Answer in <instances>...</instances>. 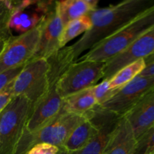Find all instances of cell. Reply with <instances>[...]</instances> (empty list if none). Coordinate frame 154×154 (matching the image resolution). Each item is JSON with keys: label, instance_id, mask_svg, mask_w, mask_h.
<instances>
[{"label": "cell", "instance_id": "1", "mask_svg": "<svg viewBox=\"0 0 154 154\" xmlns=\"http://www.w3.org/2000/svg\"><path fill=\"white\" fill-rule=\"evenodd\" d=\"M154 5L153 0H126L114 5L97 8L88 14L92 27L70 45L75 60L96 46Z\"/></svg>", "mask_w": 154, "mask_h": 154}, {"label": "cell", "instance_id": "6", "mask_svg": "<svg viewBox=\"0 0 154 154\" xmlns=\"http://www.w3.org/2000/svg\"><path fill=\"white\" fill-rule=\"evenodd\" d=\"M105 62L80 60L72 63L57 83V90L63 99L91 88L103 79Z\"/></svg>", "mask_w": 154, "mask_h": 154}, {"label": "cell", "instance_id": "29", "mask_svg": "<svg viewBox=\"0 0 154 154\" xmlns=\"http://www.w3.org/2000/svg\"><path fill=\"white\" fill-rule=\"evenodd\" d=\"M144 61H145L146 66L150 64V63H154V53L153 54H152L151 55L149 56V57H147V58L144 59Z\"/></svg>", "mask_w": 154, "mask_h": 154}, {"label": "cell", "instance_id": "5", "mask_svg": "<svg viewBox=\"0 0 154 154\" xmlns=\"http://www.w3.org/2000/svg\"><path fill=\"white\" fill-rule=\"evenodd\" d=\"M50 66L46 59H32L12 82L14 97L24 96L34 105L48 89Z\"/></svg>", "mask_w": 154, "mask_h": 154}, {"label": "cell", "instance_id": "12", "mask_svg": "<svg viewBox=\"0 0 154 154\" xmlns=\"http://www.w3.org/2000/svg\"><path fill=\"white\" fill-rule=\"evenodd\" d=\"M63 23L58 12L57 1L40 23L38 44L32 59H47L61 49L60 38L63 29Z\"/></svg>", "mask_w": 154, "mask_h": 154}, {"label": "cell", "instance_id": "30", "mask_svg": "<svg viewBox=\"0 0 154 154\" xmlns=\"http://www.w3.org/2000/svg\"><path fill=\"white\" fill-rule=\"evenodd\" d=\"M58 154H69L66 150H64L63 149H60V151H59Z\"/></svg>", "mask_w": 154, "mask_h": 154}, {"label": "cell", "instance_id": "2", "mask_svg": "<svg viewBox=\"0 0 154 154\" xmlns=\"http://www.w3.org/2000/svg\"><path fill=\"white\" fill-rule=\"evenodd\" d=\"M153 26L154 5L114 34L101 41L79 60L107 62L123 52Z\"/></svg>", "mask_w": 154, "mask_h": 154}, {"label": "cell", "instance_id": "4", "mask_svg": "<svg viewBox=\"0 0 154 154\" xmlns=\"http://www.w3.org/2000/svg\"><path fill=\"white\" fill-rule=\"evenodd\" d=\"M87 117V115L66 113L62 110L57 117L34 133L28 134L24 132L17 154H24L32 146L39 143H46L62 148L72 131Z\"/></svg>", "mask_w": 154, "mask_h": 154}, {"label": "cell", "instance_id": "27", "mask_svg": "<svg viewBox=\"0 0 154 154\" xmlns=\"http://www.w3.org/2000/svg\"><path fill=\"white\" fill-rule=\"evenodd\" d=\"M13 36V35H0V55L2 53V51H4L8 42L10 41V39Z\"/></svg>", "mask_w": 154, "mask_h": 154}, {"label": "cell", "instance_id": "17", "mask_svg": "<svg viewBox=\"0 0 154 154\" xmlns=\"http://www.w3.org/2000/svg\"><path fill=\"white\" fill-rule=\"evenodd\" d=\"M99 2L96 0H64L57 1L59 14L63 26L74 20L87 16L97 9Z\"/></svg>", "mask_w": 154, "mask_h": 154}, {"label": "cell", "instance_id": "20", "mask_svg": "<svg viewBox=\"0 0 154 154\" xmlns=\"http://www.w3.org/2000/svg\"><path fill=\"white\" fill-rule=\"evenodd\" d=\"M92 27V22L88 15L74 20L63 26L60 38V47L63 48L70 41L81 34L86 33Z\"/></svg>", "mask_w": 154, "mask_h": 154}, {"label": "cell", "instance_id": "11", "mask_svg": "<svg viewBox=\"0 0 154 154\" xmlns=\"http://www.w3.org/2000/svg\"><path fill=\"white\" fill-rule=\"evenodd\" d=\"M153 53L154 26L140 36L123 52L105 62L103 80H109L123 67L141 59L144 60Z\"/></svg>", "mask_w": 154, "mask_h": 154}, {"label": "cell", "instance_id": "28", "mask_svg": "<svg viewBox=\"0 0 154 154\" xmlns=\"http://www.w3.org/2000/svg\"><path fill=\"white\" fill-rule=\"evenodd\" d=\"M141 76H153L154 75V63L146 66L145 69L140 74Z\"/></svg>", "mask_w": 154, "mask_h": 154}, {"label": "cell", "instance_id": "22", "mask_svg": "<svg viewBox=\"0 0 154 154\" xmlns=\"http://www.w3.org/2000/svg\"><path fill=\"white\" fill-rule=\"evenodd\" d=\"M14 7V1L0 0V35H12L8 23Z\"/></svg>", "mask_w": 154, "mask_h": 154}, {"label": "cell", "instance_id": "25", "mask_svg": "<svg viewBox=\"0 0 154 154\" xmlns=\"http://www.w3.org/2000/svg\"><path fill=\"white\" fill-rule=\"evenodd\" d=\"M23 66L24 65L19 66V67L14 68V69H11L10 70H8L0 74V92L3 89L5 88L6 86L8 85L11 82H12L15 79V78L22 71Z\"/></svg>", "mask_w": 154, "mask_h": 154}, {"label": "cell", "instance_id": "24", "mask_svg": "<svg viewBox=\"0 0 154 154\" xmlns=\"http://www.w3.org/2000/svg\"><path fill=\"white\" fill-rule=\"evenodd\" d=\"M60 149L52 144L39 143L32 146L24 154H58Z\"/></svg>", "mask_w": 154, "mask_h": 154}, {"label": "cell", "instance_id": "10", "mask_svg": "<svg viewBox=\"0 0 154 154\" xmlns=\"http://www.w3.org/2000/svg\"><path fill=\"white\" fill-rule=\"evenodd\" d=\"M54 1L25 0L14 1L8 28L20 34L34 29L40 25Z\"/></svg>", "mask_w": 154, "mask_h": 154}, {"label": "cell", "instance_id": "15", "mask_svg": "<svg viewBox=\"0 0 154 154\" xmlns=\"http://www.w3.org/2000/svg\"><path fill=\"white\" fill-rule=\"evenodd\" d=\"M125 116L137 140L154 126V89L143 97Z\"/></svg>", "mask_w": 154, "mask_h": 154}, {"label": "cell", "instance_id": "23", "mask_svg": "<svg viewBox=\"0 0 154 154\" xmlns=\"http://www.w3.org/2000/svg\"><path fill=\"white\" fill-rule=\"evenodd\" d=\"M154 150V126L137 140L135 154H149Z\"/></svg>", "mask_w": 154, "mask_h": 154}, {"label": "cell", "instance_id": "14", "mask_svg": "<svg viewBox=\"0 0 154 154\" xmlns=\"http://www.w3.org/2000/svg\"><path fill=\"white\" fill-rule=\"evenodd\" d=\"M137 138L125 115L117 120L102 154H135Z\"/></svg>", "mask_w": 154, "mask_h": 154}, {"label": "cell", "instance_id": "21", "mask_svg": "<svg viewBox=\"0 0 154 154\" xmlns=\"http://www.w3.org/2000/svg\"><path fill=\"white\" fill-rule=\"evenodd\" d=\"M117 90H113L110 86L108 79H104L100 84H96L92 87V92L97 102L98 106L103 105L105 102L109 100L117 92Z\"/></svg>", "mask_w": 154, "mask_h": 154}, {"label": "cell", "instance_id": "26", "mask_svg": "<svg viewBox=\"0 0 154 154\" xmlns=\"http://www.w3.org/2000/svg\"><path fill=\"white\" fill-rule=\"evenodd\" d=\"M12 82H11L8 85L6 86L5 88L0 92V114L14 98L12 90Z\"/></svg>", "mask_w": 154, "mask_h": 154}, {"label": "cell", "instance_id": "19", "mask_svg": "<svg viewBox=\"0 0 154 154\" xmlns=\"http://www.w3.org/2000/svg\"><path fill=\"white\" fill-rule=\"evenodd\" d=\"M145 67L146 63L144 59L130 63L119 70L110 78V86L113 90L121 88L139 75Z\"/></svg>", "mask_w": 154, "mask_h": 154}, {"label": "cell", "instance_id": "9", "mask_svg": "<svg viewBox=\"0 0 154 154\" xmlns=\"http://www.w3.org/2000/svg\"><path fill=\"white\" fill-rule=\"evenodd\" d=\"M40 36V25L27 32L13 36L0 55V74L23 66L32 60Z\"/></svg>", "mask_w": 154, "mask_h": 154}, {"label": "cell", "instance_id": "31", "mask_svg": "<svg viewBox=\"0 0 154 154\" xmlns=\"http://www.w3.org/2000/svg\"><path fill=\"white\" fill-rule=\"evenodd\" d=\"M149 154H154V150H153V151H152V152H150V153H149Z\"/></svg>", "mask_w": 154, "mask_h": 154}, {"label": "cell", "instance_id": "18", "mask_svg": "<svg viewBox=\"0 0 154 154\" xmlns=\"http://www.w3.org/2000/svg\"><path fill=\"white\" fill-rule=\"evenodd\" d=\"M97 106L91 87L64 98L62 110L66 113L86 116Z\"/></svg>", "mask_w": 154, "mask_h": 154}, {"label": "cell", "instance_id": "13", "mask_svg": "<svg viewBox=\"0 0 154 154\" xmlns=\"http://www.w3.org/2000/svg\"><path fill=\"white\" fill-rule=\"evenodd\" d=\"M90 117L99 124V131L83 148L69 154L103 153L109 140L110 135L120 117L103 111L98 106L93 110Z\"/></svg>", "mask_w": 154, "mask_h": 154}, {"label": "cell", "instance_id": "7", "mask_svg": "<svg viewBox=\"0 0 154 154\" xmlns=\"http://www.w3.org/2000/svg\"><path fill=\"white\" fill-rule=\"evenodd\" d=\"M60 78L58 74L48 72V89L33 105L26 125V133H34L61 112L63 99L57 90V83Z\"/></svg>", "mask_w": 154, "mask_h": 154}, {"label": "cell", "instance_id": "8", "mask_svg": "<svg viewBox=\"0 0 154 154\" xmlns=\"http://www.w3.org/2000/svg\"><path fill=\"white\" fill-rule=\"evenodd\" d=\"M153 89L154 75L141 76L139 75L119 89L109 100L98 107L118 117L123 116Z\"/></svg>", "mask_w": 154, "mask_h": 154}, {"label": "cell", "instance_id": "3", "mask_svg": "<svg viewBox=\"0 0 154 154\" xmlns=\"http://www.w3.org/2000/svg\"><path fill=\"white\" fill-rule=\"evenodd\" d=\"M32 105L17 96L0 114V154H17Z\"/></svg>", "mask_w": 154, "mask_h": 154}, {"label": "cell", "instance_id": "16", "mask_svg": "<svg viewBox=\"0 0 154 154\" xmlns=\"http://www.w3.org/2000/svg\"><path fill=\"white\" fill-rule=\"evenodd\" d=\"M99 131V126L90 114L73 131L62 148L68 153H74L84 147Z\"/></svg>", "mask_w": 154, "mask_h": 154}]
</instances>
